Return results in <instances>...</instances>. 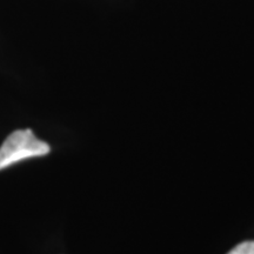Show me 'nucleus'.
Returning <instances> with one entry per match:
<instances>
[{"mask_svg": "<svg viewBox=\"0 0 254 254\" xmlns=\"http://www.w3.org/2000/svg\"><path fill=\"white\" fill-rule=\"evenodd\" d=\"M227 254H254V241L241 243Z\"/></svg>", "mask_w": 254, "mask_h": 254, "instance_id": "2", "label": "nucleus"}, {"mask_svg": "<svg viewBox=\"0 0 254 254\" xmlns=\"http://www.w3.org/2000/svg\"><path fill=\"white\" fill-rule=\"evenodd\" d=\"M50 151L49 144L39 140L32 129H18L11 133L0 147V171L25 159L43 157Z\"/></svg>", "mask_w": 254, "mask_h": 254, "instance_id": "1", "label": "nucleus"}]
</instances>
